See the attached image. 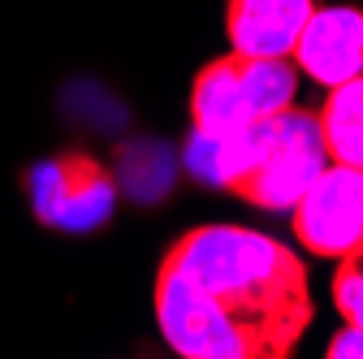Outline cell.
I'll use <instances>...</instances> for the list:
<instances>
[{
	"instance_id": "cell-1",
	"label": "cell",
	"mask_w": 363,
	"mask_h": 359,
	"mask_svg": "<svg viewBox=\"0 0 363 359\" xmlns=\"http://www.w3.org/2000/svg\"><path fill=\"white\" fill-rule=\"evenodd\" d=\"M152 307L182 359H290L315 321L303 255L247 226H195L173 238Z\"/></svg>"
},
{
	"instance_id": "cell-3",
	"label": "cell",
	"mask_w": 363,
	"mask_h": 359,
	"mask_svg": "<svg viewBox=\"0 0 363 359\" xmlns=\"http://www.w3.org/2000/svg\"><path fill=\"white\" fill-rule=\"evenodd\" d=\"M298 92V65L290 57H251V53H225L212 57L191 82V126L195 139H230L247 126L272 117L294 104Z\"/></svg>"
},
{
	"instance_id": "cell-5",
	"label": "cell",
	"mask_w": 363,
	"mask_h": 359,
	"mask_svg": "<svg viewBox=\"0 0 363 359\" xmlns=\"http://www.w3.org/2000/svg\"><path fill=\"white\" fill-rule=\"evenodd\" d=\"M290 230L315 260L363 251V169L329 160L325 173L290 208Z\"/></svg>"
},
{
	"instance_id": "cell-9",
	"label": "cell",
	"mask_w": 363,
	"mask_h": 359,
	"mask_svg": "<svg viewBox=\"0 0 363 359\" xmlns=\"http://www.w3.org/2000/svg\"><path fill=\"white\" fill-rule=\"evenodd\" d=\"M333 307L346 325H363V251L342 255L333 273Z\"/></svg>"
},
{
	"instance_id": "cell-8",
	"label": "cell",
	"mask_w": 363,
	"mask_h": 359,
	"mask_svg": "<svg viewBox=\"0 0 363 359\" xmlns=\"http://www.w3.org/2000/svg\"><path fill=\"white\" fill-rule=\"evenodd\" d=\"M315 126L329 160L363 169V74L329 87V96L315 109Z\"/></svg>"
},
{
	"instance_id": "cell-4",
	"label": "cell",
	"mask_w": 363,
	"mask_h": 359,
	"mask_svg": "<svg viewBox=\"0 0 363 359\" xmlns=\"http://www.w3.org/2000/svg\"><path fill=\"white\" fill-rule=\"evenodd\" d=\"M26 195L39 226L91 234L113 216L117 173L91 152H57L26 173Z\"/></svg>"
},
{
	"instance_id": "cell-7",
	"label": "cell",
	"mask_w": 363,
	"mask_h": 359,
	"mask_svg": "<svg viewBox=\"0 0 363 359\" xmlns=\"http://www.w3.org/2000/svg\"><path fill=\"white\" fill-rule=\"evenodd\" d=\"M311 9L315 0H230L225 5V35H230L234 53L290 57Z\"/></svg>"
},
{
	"instance_id": "cell-6",
	"label": "cell",
	"mask_w": 363,
	"mask_h": 359,
	"mask_svg": "<svg viewBox=\"0 0 363 359\" xmlns=\"http://www.w3.org/2000/svg\"><path fill=\"white\" fill-rule=\"evenodd\" d=\"M290 61L320 87H337L363 74V9L359 5H315L298 31Z\"/></svg>"
},
{
	"instance_id": "cell-10",
	"label": "cell",
	"mask_w": 363,
	"mask_h": 359,
	"mask_svg": "<svg viewBox=\"0 0 363 359\" xmlns=\"http://www.w3.org/2000/svg\"><path fill=\"white\" fill-rule=\"evenodd\" d=\"M325 355L329 359H363V325H346L342 321V329L329 338Z\"/></svg>"
},
{
	"instance_id": "cell-2",
	"label": "cell",
	"mask_w": 363,
	"mask_h": 359,
	"mask_svg": "<svg viewBox=\"0 0 363 359\" xmlns=\"http://www.w3.org/2000/svg\"><path fill=\"white\" fill-rule=\"evenodd\" d=\"M195 148L208 152V177L216 187L264 212H290L329 165L315 113L298 104L247 126L242 134H230V139H195Z\"/></svg>"
}]
</instances>
